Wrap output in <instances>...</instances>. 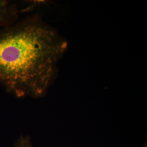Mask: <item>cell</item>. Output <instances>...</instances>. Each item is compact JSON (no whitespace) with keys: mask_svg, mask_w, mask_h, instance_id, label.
I'll return each instance as SVG.
<instances>
[{"mask_svg":"<svg viewBox=\"0 0 147 147\" xmlns=\"http://www.w3.org/2000/svg\"><path fill=\"white\" fill-rule=\"evenodd\" d=\"M68 42L34 16L0 29V84L18 98H41L58 75Z\"/></svg>","mask_w":147,"mask_h":147,"instance_id":"1","label":"cell"},{"mask_svg":"<svg viewBox=\"0 0 147 147\" xmlns=\"http://www.w3.org/2000/svg\"><path fill=\"white\" fill-rule=\"evenodd\" d=\"M21 12L17 4L12 1L0 0V29L19 21Z\"/></svg>","mask_w":147,"mask_h":147,"instance_id":"2","label":"cell"},{"mask_svg":"<svg viewBox=\"0 0 147 147\" xmlns=\"http://www.w3.org/2000/svg\"><path fill=\"white\" fill-rule=\"evenodd\" d=\"M13 147H34L31 138L28 135H21L17 139Z\"/></svg>","mask_w":147,"mask_h":147,"instance_id":"3","label":"cell"},{"mask_svg":"<svg viewBox=\"0 0 147 147\" xmlns=\"http://www.w3.org/2000/svg\"><path fill=\"white\" fill-rule=\"evenodd\" d=\"M142 147H147V141H146V142L144 143V144H143V145L142 146Z\"/></svg>","mask_w":147,"mask_h":147,"instance_id":"4","label":"cell"}]
</instances>
